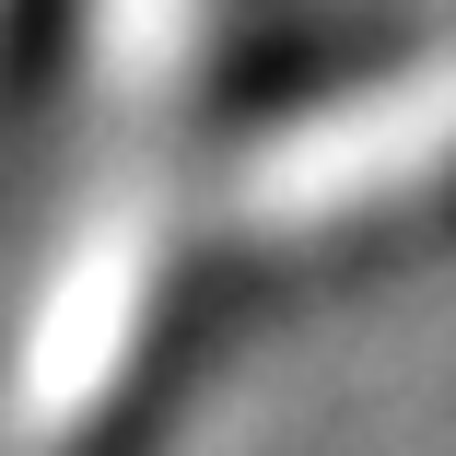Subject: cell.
I'll use <instances>...</instances> for the list:
<instances>
[{"instance_id": "1", "label": "cell", "mask_w": 456, "mask_h": 456, "mask_svg": "<svg viewBox=\"0 0 456 456\" xmlns=\"http://www.w3.org/2000/svg\"><path fill=\"white\" fill-rule=\"evenodd\" d=\"M70 59H82V0H0V188L24 175L36 129L59 118Z\"/></svg>"}]
</instances>
